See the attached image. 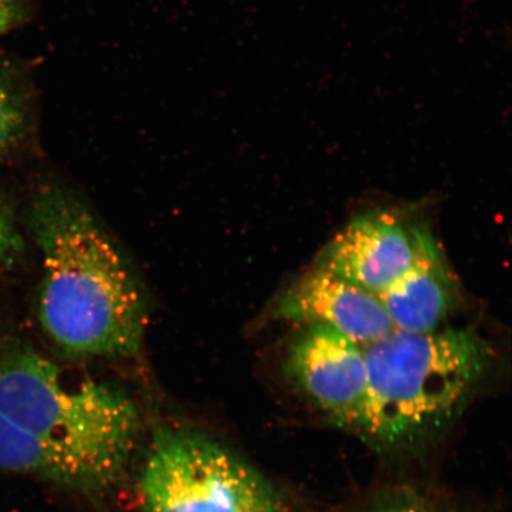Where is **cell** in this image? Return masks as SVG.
Masks as SVG:
<instances>
[{
  "label": "cell",
  "instance_id": "obj_11",
  "mask_svg": "<svg viewBox=\"0 0 512 512\" xmlns=\"http://www.w3.org/2000/svg\"><path fill=\"white\" fill-rule=\"evenodd\" d=\"M21 112H19L14 99L0 83V151L10 142L21 125Z\"/></svg>",
  "mask_w": 512,
  "mask_h": 512
},
{
  "label": "cell",
  "instance_id": "obj_5",
  "mask_svg": "<svg viewBox=\"0 0 512 512\" xmlns=\"http://www.w3.org/2000/svg\"><path fill=\"white\" fill-rule=\"evenodd\" d=\"M285 370L320 412L360 432L367 403L362 345L328 325L309 323L288 348Z\"/></svg>",
  "mask_w": 512,
  "mask_h": 512
},
{
  "label": "cell",
  "instance_id": "obj_1",
  "mask_svg": "<svg viewBox=\"0 0 512 512\" xmlns=\"http://www.w3.org/2000/svg\"><path fill=\"white\" fill-rule=\"evenodd\" d=\"M32 234L43 259L40 320L63 355L131 358L142 351L145 300L117 247L59 187L37 192Z\"/></svg>",
  "mask_w": 512,
  "mask_h": 512
},
{
  "label": "cell",
  "instance_id": "obj_12",
  "mask_svg": "<svg viewBox=\"0 0 512 512\" xmlns=\"http://www.w3.org/2000/svg\"><path fill=\"white\" fill-rule=\"evenodd\" d=\"M21 12L19 0H0V35L18 21Z\"/></svg>",
  "mask_w": 512,
  "mask_h": 512
},
{
  "label": "cell",
  "instance_id": "obj_10",
  "mask_svg": "<svg viewBox=\"0 0 512 512\" xmlns=\"http://www.w3.org/2000/svg\"><path fill=\"white\" fill-rule=\"evenodd\" d=\"M370 512H443L411 492H399L377 503Z\"/></svg>",
  "mask_w": 512,
  "mask_h": 512
},
{
  "label": "cell",
  "instance_id": "obj_7",
  "mask_svg": "<svg viewBox=\"0 0 512 512\" xmlns=\"http://www.w3.org/2000/svg\"><path fill=\"white\" fill-rule=\"evenodd\" d=\"M273 313L287 322L328 325L362 347L394 330L376 294L319 268L288 287Z\"/></svg>",
  "mask_w": 512,
  "mask_h": 512
},
{
  "label": "cell",
  "instance_id": "obj_3",
  "mask_svg": "<svg viewBox=\"0 0 512 512\" xmlns=\"http://www.w3.org/2000/svg\"><path fill=\"white\" fill-rule=\"evenodd\" d=\"M0 413L93 466L114 489L139 440L138 408L125 390L94 381L70 386L53 362L21 345L0 355Z\"/></svg>",
  "mask_w": 512,
  "mask_h": 512
},
{
  "label": "cell",
  "instance_id": "obj_4",
  "mask_svg": "<svg viewBox=\"0 0 512 512\" xmlns=\"http://www.w3.org/2000/svg\"><path fill=\"white\" fill-rule=\"evenodd\" d=\"M140 512H292L238 453L196 428L153 432L139 483Z\"/></svg>",
  "mask_w": 512,
  "mask_h": 512
},
{
  "label": "cell",
  "instance_id": "obj_2",
  "mask_svg": "<svg viewBox=\"0 0 512 512\" xmlns=\"http://www.w3.org/2000/svg\"><path fill=\"white\" fill-rule=\"evenodd\" d=\"M367 403L360 432L386 447L408 446L445 426L488 368L477 332L393 330L364 347Z\"/></svg>",
  "mask_w": 512,
  "mask_h": 512
},
{
  "label": "cell",
  "instance_id": "obj_8",
  "mask_svg": "<svg viewBox=\"0 0 512 512\" xmlns=\"http://www.w3.org/2000/svg\"><path fill=\"white\" fill-rule=\"evenodd\" d=\"M456 296V283L426 234H420L412 266L377 294L394 330L412 334L438 330L456 304Z\"/></svg>",
  "mask_w": 512,
  "mask_h": 512
},
{
  "label": "cell",
  "instance_id": "obj_6",
  "mask_svg": "<svg viewBox=\"0 0 512 512\" xmlns=\"http://www.w3.org/2000/svg\"><path fill=\"white\" fill-rule=\"evenodd\" d=\"M419 241L420 233L411 232L399 217L377 211L357 217L342 229L316 268L377 296L412 266Z\"/></svg>",
  "mask_w": 512,
  "mask_h": 512
},
{
  "label": "cell",
  "instance_id": "obj_9",
  "mask_svg": "<svg viewBox=\"0 0 512 512\" xmlns=\"http://www.w3.org/2000/svg\"><path fill=\"white\" fill-rule=\"evenodd\" d=\"M0 469L46 480L86 497L110 494L113 485L93 466L47 443L0 413Z\"/></svg>",
  "mask_w": 512,
  "mask_h": 512
},
{
  "label": "cell",
  "instance_id": "obj_13",
  "mask_svg": "<svg viewBox=\"0 0 512 512\" xmlns=\"http://www.w3.org/2000/svg\"><path fill=\"white\" fill-rule=\"evenodd\" d=\"M15 246L14 230L10 226L8 217L0 209V256L10 252Z\"/></svg>",
  "mask_w": 512,
  "mask_h": 512
}]
</instances>
